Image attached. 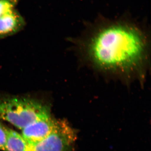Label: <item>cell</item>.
Returning a JSON list of instances; mask_svg holds the SVG:
<instances>
[{
    "mask_svg": "<svg viewBox=\"0 0 151 151\" xmlns=\"http://www.w3.org/2000/svg\"><path fill=\"white\" fill-rule=\"evenodd\" d=\"M84 65L125 84H142L150 65V44L145 30L127 20H105L87 28L73 42Z\"/></svg>",
    "mask_w": 151,
    "mask_h": 151,
    "instance_id": "cell-1",
    "label": "cell"
},
{
    "mask_svg": "<svg viewBox=\"0 0 151 151\" xmlns=\"http://www.w3.org/2000/svg\"><path fill=\"white\" fill-rule=\"evenodd\" d=\"M58 122L49 115L25 127L22 130L21 135L29 145L35 144L47 137L54 129Z\"/></svg>",
    "mask_w": 151,
    "mask_h": 151,
    "instance_id": "cell-4",
    "label": "cell"
},
{
    "mask_svg": "<svg viewBox=\"0 0 151 151\" xmlns=\"http://www.w3.org/2000/svg\"><path fill=\"white\" fill-rule=\"evenodd\" d=\"M50 115L48 105L36 99L24 97L0 99V120L6 121L21 130Z\"/></svg>",
    "mask_w": 151,
    "mask_h": 151,
    "instance_id": "cell-2",
    "label": "cell"
},
{
    "mask_svg": "<svg viewBox=\"0 0 151 151\" xmlns=\"http://www.w3.org/2000/svg\"><path fill=\"white\" fill-rule=\"evenodd\" d=\"M9 129L0 122V150L5 151V147Z\"/></svg>",
    "mask_w": 151,
    "mask_h": 151,
    "instance_id": "cell-8",
    "label": "cell"
},
{
    "mask_svg": "<svg viewBox=\"0 0 151 151\" xmlns=\"http://www.w3.org/2000/svg\"><path fill=\"white\" fill-rule=\"evenodd\" d=\"M19 0H0V17L15 9Z\"/></svg>",
    "mask_w": 151,
    "mask_h": 151,
    "instance_id": "cell-7",
    "label": "cell"
},
{
    "mask_svg": "<svg viewBox=\"0 0 151 151\" xmlns=\"http://www.w3.org/2000/svg\"><path fill=\"white\" fill-rule=\"evenodd\" d=\"M22 16L16 9L0 17V39L17 33L25 25Z\"/></svg>",
    "mask_w": 151,
    "mask_h": 151,
    "instance_id": "cell-5",
    "label": "cell"
},
{
    "mask_svg": "<svg viewBox=\"0 0 151 151\" xmlns=\"http://www.w3.org/2000/svg\"><path fill=\"white\" fill-rule=\"evenodd\" d=\"M76 132L67 122L58 121L53 131L45 139L29 145V151H75Z\"/></svg>",
    "mask_w": 151,
    "mask_h": 151,
    "instance_id": "cell-3",
    "label": "cell"
},
{
    "mask_svg": "<svg viewBox=\"0 0 151 151\" xmlns=\"http://www.w3.org/2000/svg\"><path fill=\"white\" fill-rule=\"evenodd\" d=\"M5 151H29V145L21 134L9 129Z\"/></svg>",
    "mask_w": 151,
    "mask_h": 151,
    "instance_id": "cell-6",
    "label": "cell"
}]
</instances>
